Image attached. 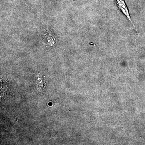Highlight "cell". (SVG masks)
I'll return each instance as SVG.
<instances>
[{"mask_svg": "<svg viewBox=\"0 0 145 145\" xmlns=\"http://www.w3.org/2000/svg\"><path fill=\"white\" fill-rule=\"evenodd\" d=\"M115 1L116 5H117V7L119 8V10L125 16L127 19L131 23L133 26H134V28H135V25L133 24L130 16L128 9L126 4L125 3V0H115Z\"/></svg>", "mask_w": 145, "mask_h": 145, "instance_id": "cell-1", "label": "cell"}]
</instances>
